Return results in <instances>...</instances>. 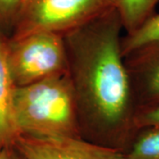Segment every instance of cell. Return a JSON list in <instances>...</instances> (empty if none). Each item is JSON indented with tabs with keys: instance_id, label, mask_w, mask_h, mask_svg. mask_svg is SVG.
<instances>
[{
	"instance_id": "cell-1",
	"label": "cell",
	"mask_w": 159,
	"mask_h": 159,
	"mask_svg": "<svg viewBox=\"0 0 159 159\" xmlns=\"http://www.w3.org/2000/svg\"><path fill=\"white\" fill-rule=\"evenodd\" d=\"M116 8L64 35L80 137L125 153L139 129Z\"/></svg>"
},
{
	"instance_id": "cell-2",
	"label": "cell",
	"mask_w": 159,
	"mask_h": 159,
	"mask_svg": "<svg viewBox=\"0 0 159 159\" xmlns=\"http://www.w3.org/2000/svg\"><path fill=\"white\" fill-rule=\"evenodd\" d=\"M14 117L20 135L81 138L77 104L68 74L17 87Z\"/></svg>"
},
{
	"instance_id": "cell-3",
	"label": "cell",
	"mask_w": 159,
	"mask_h": 159,
	"mask_svg": "<svg viewBox=\"0 0 159 159\" xmlns=\"http://www.w3.org/2000/svg\"><path fill=\"white\" fill-rule=\"evenodd\" d=\"M6 57L17 87L68 74L66 46L60 34L38 32L7 38Z\"/></svg>"
},
{
	"instance_id": "cell-4",
	"label": "cell",
	"mask_w": 159,
	"mask_h": 159,
	"mask_svg": "<svg viewBox=\"0 0 159 159\" xmlns=\"http://www.w3.org/2000/svg\"><path fill=\"white\" fill-rule=\"evenodd\" d=\"M113 8L116 0H24L11 37L38 32L64 36Z\"/></svg>"
},
{
	"instance_id": "cell-5",
	"label": "cell",
	"mask_w": 159,
	"mask_h": 159,
	"mask_svg": "<svg viewBox=\"0 0 159 159\" xmlns=\"http://www.w3.org/2000/svg\"><path fill=\"white\" fill-rule=\"evenodd\" d=\"M14 146L26 159H124V154L82 138L20 135Z\"/></svg>"
},
{
	"instance_id": "cell-6",
	"label": "cell",
	"mask_w": 159,
	"mask_h": 159,
	"mask_svg": "<svg viewBox=\"0 0 159 159\" xmlns=\"http://www.w3.org/2000/svg\"><path fill=\"white\" fill-rule=\"evenodd\" d=\"M124 57L138 113L159 104V43L142 46Z\"/></svg>"
},
{
	"instance_id": "cell-7",
	"label": "cell",
	"mask_w": 159,
	"mask_h": 159,
	"mask_svg": "<svg viewBox=\"0 0 159 159\" xmlns=\"http://www.w3.org/2000/svg\"><path fill=\"white\" fill-rule=\"evenodd\" d=\"M7 38L0 33V149L14 145L20 136L14 117V96L17 86L7 63Z\"/></svg>"
},
{
	"instance_id": "cell-8",
	"label": "cell",
	"mask_w": 159,
	"mask_h": 159,
	"mask_svg": "<svg viewBox=\"0 0 159 159\" xmlns=\"http://www.w3.org/2000/svg\"><path fill=\"white\" fill-rule=\"evenodd\" d=\"M159 0H116L123 29L130 34L155 13Z\"/></svg>"
},
{
	"instance_id": "cell-9",
	"label": "cell",
	"mask_w": 159,
	"mask_h": 159,
	"mask_svg": "<svg viewBox=\"0 0 159 159\" xmlns=\"http://www.w3.org/2000/svg\"><path fill=\"white\" fill-rule=\"evenodd\" d=\"M124 159H159V128L139 129Z\"/></svg>"
},
{
	"instance_id": "cell-10",
	"label": "cell",
	"mask_w": 159,
	"mask_h": 159,
	"mask_svg": "<svg viewBox=\"0 0 159 159\" xmlns=\"http://www.w3.org/2000/svg\"><path fill=\"white\" fill-rule=\"evenodd\" d=\"M121 43L124 57L142 46L159 43V13L155 12L136 30L123 35Z\"/></svg>"
},
{
	"instance_id": "cell-11",
	"label": "cell",
	"mask_w": 159,
	"mask_h": 159,
	"mask_svg": "<svg viewBox=\"0 0 159 159\" xmlns=\"http://www.w3.org/2000/svg\"><path fill=\"white\" fill-rule=\"evenodd\" d=\"M24 0H0V33L10 38L16 27Z\"/></svg>"
},
{
	"instance_id": "cell-12",
	"label": "cell",
	"mask_w": 159,
	"mask_h": 159,
	"mask_svg": "<svg viewBox=\"0 0 159 159\" xmlns=\"http://www.w3.org/2000/svg\"><path fill=\"white\" fill-rule=\"evenodd\" d=\"M138 129L143 127H158L159 128V104L141 111L136 118Z\"/></svg>"
},
{
	"instance_id": "cell-13",
	"label": "cell",
	"mask_w": 159,
	"mask_h": 159,
	"mask_svg": "<svg viewBox=\"0 0 159 159\" xmlns=\"http://www.w3.org/2000/svg\"><path fill=\"white\" fill-rule=\"evenodd\" d=\"M0 159H26L14 145L6 146L0 149Z\"/></svg>"
}]
</instances>
